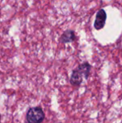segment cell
Returning <instances> with one entry per match:
<instances>
[{
	"label": "cell",
	"mask_w": 122,
	"mask_h": 123,
	"mask_svg": "<svg viewBox=\"0 0 122 123\" xmlns=\"http://www.w3.org/2000/svg\"><path fill=\"white\" fill-rule=\"evenodd\" d=\"M91 65L88 62H84L80 64L72 73L70 82L71 85L74 86H79L85 80H87L89 77Z\"/></svg>",
	"instance_id": "obj_1"
},
{
	"label": "cell",
	"mask_w": 122,
	"mask_h": 123,
	"mask_svg": "<svg viewBox=\"0 0 122 123\" xmlns=\"http://www.w3.org/2000/svg\"><path fill=\"white\" fill-rule=\"evenodd\" d=\"M45 120V113L40 107H31L28 110L26 115L27 123H42Z\"/></svg>",
	"instance_id": "obj_2"
},
{
	"label": "cell",
	"mask_w": 122,
	"mask_h": 123,
	"mask_svg": "<svg viewBox=\"0 0 122 123\" xmlns=\"http://www.w3.org/2000/svg\"><path fill=\"white\" fill-rule=\"evenodd\" d=\"M106 12L104 9H101L98 11L94 22V28L96 30H100L104 27L106 21Z\"/></svg>",
	"instance_id": "obj_3"
},
{
	"label": "cell",
	"mask_w": 122,
	"mask_h": 123,
	"mask_svg": "<svg viewBox=\"0 0 122 123\" xmlns=\"http://www.w3.org/2000/svg\"><path fill=\"white\" fill-rule=\"evenodd\" d=\"M76 39V33L73 30H65L61 35L60 38V41L62 43H71Z\"/></svg>",
	"instance_id": "obj_4"
}]
</instances>
